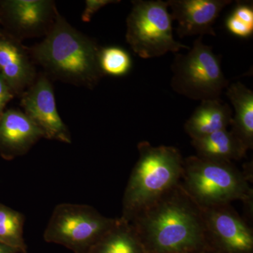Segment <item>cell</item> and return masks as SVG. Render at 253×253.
<instances>
[{
  "instance_id": "obj_1",
  "label": "cell",
  "mask_w": 253,
  "mask_h": 253,
  "mask_svg": "<svg viewBox=\"0 0 253 253\" xmlns=\"http://www.w3.org/2000/svg\"><path fill=\"white\" fill-rule=\"evenodd\" d=\"M129 221L145 253L211 251L202 212L180 183Z\"/></svg>"
},
{
  "instance_id": "obj_2",
  "label": "cell",
  "mask_w": 253,
  "mask_h": 253,
  "mask_svg": "<svg viewBox=\"0 0 253 253\" xmlns=\"http://www.w3.org/2000/svg\"><path fill=\"white\" fill-rule=\"evenodd\" d=\"M101 49L94 39L73 27L59 12L41 42L28 48L32 59L44 68L46 76L89 89L104 76L99 63Z\"/></svg>"
},
{
  "instance_id": "obj_3",
  "label": "cell",
  "mask_w": 253,
  "mask_h": 253,
  "mask_svg": "<svg viewBox=\"0 0 253 253\" xmlns=\"http://www.w3.org/2000/svg\"><path fill=\"white\" fill-rule=\"evenodd\" d=\"M139 158L131 171L123 201L121 217L127 221L180 183L184 159L174 146L137 145Z\"/></svg>"
},
{
  "instance_id": "obj_4",
  "label": "cell",
  "mask_w": 253,
  "mask_h": 253,
  "mask_svg": "<svg viewBox=\"0 0 253 253\" xmlns=\"http://www.w3.org/2000/svg\"><path fill=\"white\" fill-rule=\"evenodd\" d=\"M249 179L231 162L212 161L197 156L184 159L180 184L199 207L244 203L253 214V191Z\"/></svg>"
},
{
  "instance_id": "obj_5",
  "label": "cell",
  "mask_w": 253,
  "mask_h": 253,
  "mask_svg": "<svg viewBox=\"0 0 253 253\" xmlns=\"http://www.w3.org/2000/svg\"><path fill=\"white\" fill-rule=\"evenodd\" d=\"M171 69L173 90L194 101L220 99L229 85L220 58L201 36L195 40L186 54H175Z\"/></svg>"
},
{
  "instance_id": "obj_6",
  "label": "cell",
  "mask_w": 253,
  "mask_h": 253,
  "mask_svg": "<svg viewBox=\"0 0 253 253\" xmlns=\"http://www.w3.org/2000/svg\"><path fill=\"white\" fill-rule=\"evenodd\" d=\"M126 20V42L142 59L161 57L190 46L176 41L167 1L134 0Z\"/></svg>"
},
{
  "instance_id": "obj_7",
  "label": "cell",
  "mask_w": 253,
  "mask_h": 253,
  "mask_svg": "<svg viewBox=\"0 0 253 253\" xmlns=\"http://www.w3.org/2000/svg\"><path fill=\"white\" fill-rule=\"evenodd\" d=\"M116 219L105 217L86 205L60 204L55 208L46 226L44 239L75 253H86Z\"/></svg>"
},
{
  "instance_id": "obj_8",
  "label": "cell",
  "mask_w": 253,
  "mask_h": 253,
  "mask_svg": "<svg viewBox=\"0 0 253 253\" xmlns=\"http://www.w3.org/2000/svg\"><path fill=\"white\" fill-rule=\"evenodd\" d=\"M213 253H253V231L231 204L199 207Z\"/></svg>"
},
{
  "instance_id": "obj_9",
  "label": "cell",
  "mask_w": 253,
  "mask_h": 253,
  "mask_svg": "<svg viewBox=\"0 0 253 253\" xmlns=\"http://www.w3.org/2000/svg\"><path fill=\"white\" fill-rule=\"evenodd\" d=\"M58 12L56 4L51 0L0 1V23L4 31L21 42L45 37Z\"/></svg>"
},
{
  "instance_id": "obj_10",
  "label": "cell",
  "mask_w": 253,
  "mask_h": 253,
  "mask_svg": "<svg viewBox=\"0 0 253 253\" xmlns=\"http://www.w3.org/2000/svg\"><path fill=\"white\" fill-rule=\"evenodd\" d=\"M21 97L23 113L42 131L44 138L71 144V134L58 113L54 89L45 73L37 76Z\"/></svg>"
},
{
  "instance_id": "obj_11",
  "label": "cell",
  "mask_w": 253,
  "mask_h": 253,
  "mask_svg": "<svg viewBox=\"0 0 253 253\" xmlns=\"http://www.w3.org/2000/svg\"><path fill=\"white\" fill-rule=\"evenodd\" d=\"M173 21L177 22L179 38L205 35L216 36L214 26L231 0H168Z\"/></svg>"
},
{
  "instance_id": "obj_12",
  "label": "cell",
  "mask_w": 253,
  "mask_h": 253,
  "mask_svg": "<svg viewBox=\"0 0 253 253\" xmlns=\"http://www.w3.org/2000/svg\"><path fill=\"white\" fill-rule=\"evenodd\" d=\"M0 73L15 96H20L38 76L28 48L4 31L0 32Z\"/></svg>"
},
{
  "instance_id": "obj_13",
  "label": "cell",
  "mask_w": 253,
  "mask_h": 253,
  "mask_svg": "<svg viewBox=\"0 0 253 253\" xmlns=\"http://www.w3.org/2000/svg\"><path fill=\"white\" fill-rule=\"evenodd\" d=\"M41 138L42 131L23 111L9 109L0 116V154L6 159L26 154Z\"/></svg>"
},
{
  "instance_id": "obj_14",
  "label": "cell",
  "mask_w": 253,
  "mask_h": 253,
  "mask_svg": "<svg viewBox=\"0 0 253 253\" xmlns=\"http://www.w3.org/2000/svg\"><path fill=\"white\" fill-rule=\"evenodd\" d=\"M233 111L221 99L201 101L184 124L191 139H199L216 131L227 129L232 121Z\"/></svg>"
},
{
  "instance_id": "obj_15",
  "label": "cell",
  "mask_w": 253,
  "mask_h": 253,
  "mask_svg": "<svg viewBox=\"0 0 253 253\" xmlns=\"http://www.w3.org/2000/svg\"><path fill=\"white\" fill-rule=\"evenodd\" d=\"M226 95L234 106L231 132L246 149H253V91L241 82L228 86Z\"/></svg>"
},
{
  "instance_id": "obj_16",
  "label": "cell",
  "mask_w": 253,
  "mask_h": 253,
  "mask_svg": "<svg viewBox=\"0 0 253 253\" xmlns=\"http://www.w3.org/2000/svg\"><path fill=\"white\" fill-rule=\"evenodd\" d=\"M197 156L212 161L231 162L246 157L248 150L239 138L227 129L191 139Z\"/></svg>"
},
{
  "instance_id": "obj_17",
  "label": "cell",
  "mask_w": 253,
  "mask_h": 253,
  "mask_svg": "<svg viewBox=\"0 0 253 253\" xmlns=\"http://www.w3.org/2000/svg\"><path fill=\"white\" fill-rule=\"evenodd\" d=\"M86 253H145L137 233L129 221L116 218L109 230Z\"/></svg>"
},
{
  "instance_id": "obj_18",
  "label": "cell",
  "mask_w": 253,
  "mask_h": 253,
  "mask_svg": "<svg viewBox=\"0 0 253 253\" xmlns=\"http://www.w3.org/2000/svg\"><path fill=\"white\" fill-rule=\"evenodd\" d=\"M23 224L24 217L21 213L0 204V243L20 253L26 252Z\"/></svg>"
},
{
  "instance_id": "obj_19",
  "label": "cell",
  "mask_w": 253,
  "mask_h": 253,
  "mask_svg": "<svg viewBox=\"0 0 253 253\" xmlns=\"http://www.w3.org/2000/svg\"><path fill=\"white\" fill-rule=\"evenodd\" d=\"M101 71L105 75L121 77L129 72L131 61L129 54L118 46L101 48L99 54Z\"/></svg>"
},
{
  "instance_id": "obj_20",
  "label": "cell",
  "mask_w": 253,
  "mask_h": 253,
  "mask_svg": "<svg viewBox=\"0 0 253 253\" xmlns=\"http://www.w3.org/2000/svg\"><path fill=\"white\" fill-rule=\"evenodd\" d=\"M226 26L231 34L239 38H249L252 36L253 33V26H250L243 21H240L232 14L226 20Z\"/></svg>"
},
{
  "instance_id": "obj_21",
  "label": "cell",
  "mask_w": 253,
  "mask_h": 253,
  "mask_svg": "<svg viewBox=\"0 0 253 253\" xmlns=\"http://www.w3.org/2000/svg\"><path fill=\"white\" fill-rule=\"evenodd\" d=\"M121 2L119 0H86L84 11L82 14V20L84 22H89L91 18L100 9L111 4Z\"/></svg>"
},
{
  "instance_id": "obj_22",
  "label": "cell",
  "mask_w": 253,
  "mask_h": 253,
  "mask_svg": "<svg viewBox=\"0 0 253 253\" xmlns=\"http://www.w3.org/2000/svg\"><path fill=\"white\" fill-rule=\"evenodd\" d=\"M233 16H235L240 21L246 23L250 26H253V9L252 6L249 5L239 3L236 6Z\"/></svg>"
},
{
  "instance_id": "obj_23",
  "label": "cell",
  "mask_w": 253,
  "mask_h": 253,
  "mask_svg": "<svg viewBox=\"0 0 253 253\" xmlns=\"http://www.w3.org/2000/svg\"><path fill=\"white\" fill-rule=\"evenodd\" d=\"M15 96L2 75L0 73V116L4 113L6 104Z\"/></svg>"
},
{
  "instance_id": "obj_24",
  "label": "cell",
  "mask_w": 253,
  "mask_h": 253,
  "mask_svg": "<svg viewBox=\"0 0 253 253\" xmlns=\"http://www.w3.org/2000/svg\"><path fill=\"white\" fill-rule=\"evenodd\" d=\"M20 253L18 250L13 249L9 246L0 243V253Z\"/></svg>"
},
{
  "instance_id": "obj_25",
  "label": "cell",
  "mask_w": 253,
  "mask_h": 253,
  "mask_svg": "<svg viewBox=\"0 0 253 253\" xmlns=\"http://www.w3.org/2000/svg\"><path fill=\"white\" fill-rule=\"evenodd\" d=\"M187 253H213L212 251L210 250H204V251H195V252H191Z\"/></svg>"
}]
</instances>
